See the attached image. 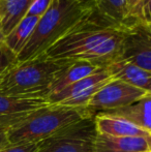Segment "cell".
<instances>
[{"label": "cell", "instance_id": "obj_8", "mask_svg": "<svg viewBox=\"0 0 151 152\" xmlns=\"http://www.w3.org/2000/svg\"><path fill=\"white\" fill-rule=\"evenodd\" d=\"M146 94L142 89L113 79L92 96L86 108L90 112L97 110L101 113L118 110L131 106Z\"/></svg>", "mask_w": 151, "mask_h": 152}, {"label": "cell", "instance_id": "obj_3", "mask_svg": "<svg viewBox=\"0 0 151 152\" xmlns=\"http://www.w3.org/2000/svg\"><path fill=\"white\" fill-rule=\"evenodd\" d=\"M90 10V4L79 0H53L49 10L38 20L28 42L18 54V62L33 59L62 37Z\"/></svg>", "mask_w": 151, "mask_h": 152}, {"label": "cell", "instance_id": "obj_2", "mask_svg": "<svg viewBox=\"0 0 151 152\" xmlns=\"http://www.w3.org/2000/svg\"><path fill=\"white\" fill-rule=\"evenodd\" d=\"M71 62L54 60L44 54L18 62L0 76V94L25 98H44L58 76Z\"/></svg>", "mask_w": 151, "mask_h": 152}, {"label": "cell", "instance_id": "obj_4", "mask_svg": "<svg viewBox=\"0 0 151 152\" xmlns=\"http://www.w3.org/2000/svg\"><path fill=\"white\" fill-rule=\"evenodd\" d=\"M91 117L92 112L87 108L49 104L34 111L9 128L6 136L10 146L39 143Z\"/></svg>", "mask_w": 151, "mask_h": 152}, {"label": "cell", "instance_id": "obj_15", "mask_svg": "<svg viewBox=\"0 0 151 152\" xmlns=\"http://www.w3.org/2000/svg\"><path fill=\"white\" fill-rule=\"evenodd\" d=\"M33 0H0V19L4 35H7L28 12Z\"/></svg>", "mask_w": 151, "mask_h": 152}, {"label": "cell", "instance_id": "obj_18", "mask_svg": "<svg viewBox=\"0 0 151 152\" xmlns=\"http://www.w3.org/2000/svg\"><path fill=\"white\" fill-rule=\"evenodd\" d=\"M18 63V55L14 53L5 42L0 44V76L4 74L6 70Z\"/></svg>", "mask_w": 151, "mask_h": 152}, {"label": "cell", "instance_id": "obj_5", "mask_svg": "<svg viewBox=\"0 0 151 152\" xmlns=\"http://www.w3.org/2000/svg\"><path fill=\"white\" fill-rule=\"evenodd\" d=\"M117 58L151 72V26L136 18L123 25V37Z\"/></svg>", "mask_w": 151, "mask_h": 152}, {"label": "cell", "instance_id": "obj_9", "mask_svg": "<svg viewBox=\"0 0 151 152\" xmlns=\"http://www.w3.org/2000/svg\"><path fill=\"white\" fill-rule=\"evenodd\" d=\"M50 104L44 98H25L0 94V132H6L34 111Z\"/></svg>", "mask_w": 151, "mask_h": 152}, {"label": "cell", "instance_id": "obj_22", "mask_svg": "<svg viewBox=\"0 0 151 152\" xmlns=\"http://www.w3.org/2000/svg\"><path fill=\"white\" fill-rule=\"evenodd\" d=\"M141 1L142 0H125V3H126L127 10H128V12H129V18L131 17L133 12H135L137 6L141 3Z\"/></svg>", "mask_w": 151, "mask_h": 152}, {"label": "cell", "instance_id": "obj_20", "mask_svg": "<svg viewBox=\"0 0 151 152\" xmlns=\"http://www.w3.org/2000/svg\"><path fill=\"white\" fill-rule=\"evenodd\" d=\"M52 2L53 0H33L27 15L28 16H34L40 18L49 10Z\"/></svg>", "mask_w": 151, "mask_h": 152}, {"label": "cell", "instance_id": "obj_11", "mask_svg": "<svg viewBox=\"0 0 151 152\" xmlns=\"http://www.w3.org/2000/svg\"><path fill=\"white\" fill-rule=\"evenodd\" d=\"M112 79L120 80L136 88L151 93V72L129 62L116 58L107 66Z\"/></svg>", "mask_w": 151, "mask_h": 152}, {"label": "cell", "instance_id": "obj_10", "mask_svg": "<svg viewBox=\"0 0 151 152\" xmlns=\"http://www.w3.org/2000/svg\"><path fill=\"white\" fill-rule=\"evenodd\" d=\"M92 152H151V139L95 134Z\"/></svg>", "mask_w": 151, "mask_h": 152}, {"label": "cell", "instance_id": "obj_7", "mask_svg": "<svg viewBox=\"0 0 151 152\" xmlns=\"http://www.w3.org/2000/svg\"><path fill=\"white\" fill-rule=\"evenodd\" d=\"M112 79L107 68L101 67L94 74L65 87L56 93L50 94L47 100L50 104L86 108L89 100Z\"/></svg>", "mask_w": 151, "mask_h": 152}, {"label": "cell", "instance_id": "obj_17", "mask_svg": "<svg viewBox=\"0 0 151 152\" xmlns=\"http://www.w3.org/2000/svg\"><path fill=\"white\" fill-rule=\"evenodd\" d=\"M38 20H39L38 17L26 15L20 21V23L5 36L4 42L17 55L22 51L26 42H28Z\"/></svg>", "mask_w": 151, "mask_h": 152}, {"label": "cell", "instance_id": "obj_6", "mask_svg": "<svg viewBox=\"0 0 151 152\" xmlns=\"http://www.w3.org/2000/svg\"><path fill=\"white\" fill-rule=\"evenodd\" d=\"M95 134L94 118L91 117L39 142L38 152H92Z\"/></svg>", "mask_w": 151, "mask_h": 152}, {"label": "cell", "instance_id": "obj_14", "mask_svg": "<svg viewBox=\"0 0 151 152\" xmlns=\"http://www.w3.org/2000/svg\"><path fill=\"white\" fill-rule=\"evenodd\" d=\"M101 68V66L87 61H75L71 62L69 66L58 76L51 87L50 94L62 90L65 87L94 74L95 72ZM49 94V95H50ZM48 95V96H49Z\"/></svg>", "mask_w": 151, "mask_h": 152}, {"label": "cell", "instance_id": "obj_23", "mask_svg": "<svg viewBox=\"0 0 151 152\" xmlns=\"http://www.w3.org/2000/svg\"><path fill=\"white\" fill-rule=\"evenodd\" d=\"M8 146H9V143H8L6 132H0V150L6 148V147H8Z\"/></svg>", "mask_w": 151, "mask_h": 152}, {"label": "cell", "instance_id": "obj_25", "mask_svg": "<svg viewBox=\"0 0 151 152\" xmlns=\"http://www.w3.org/2000/svg\"><path fill=\"white\" fill-rule=\"evenodd\" d=\"M79 1H80L81 3H83V4H89L91 0H79Z\"/></svg>", "mask_w": 151, "mask_h": 152}, {"label": "cell", "instance_id": "obj_21", "mask_svg": "<svg viewBox=\"0 0 151 152\" xmlns=\"http://www.w3.org/2000/svg\"><path fill=\"white\" fill-rule=\"evenodd\" d=\"M40 143H29L22 145H12L4 149H1L0 152H38Z\"/></svg>", "mask_w": 151, "mask_h": 152}, {"label": "cell", "instance_id": "obj_16", "mask_svg": "<svg viewBox=\"0 0 151 152\" xmlns=\"http://www.w3.org/2000/svg\"><path fill=\"white\" fill-rule=\"evenodd\" d=\"M90 6L98 16L117 25H124L129 19L125 0H91Z\"/></svg>", "mask_w": 151, "mask_h": 152}, {"label": "cell", "instance_id": "obj_12", "mask_svg": "<svg viewBox=\"0 0 151 152\" xmlns=\"http://www.w3.org/2000/svg\"><path fill=\"white\" fill-rule=\"evenodd\" d=\"M97 134L114 137H143L151 139V134L133 122L113 115L98 113L94 117Z\"/></svg>", "mask_w": 151, "mask_h": 152}, {"label": "cell", "instance_id": "obj_19", "mask_svg": "<svg viewBox=\"0 0 151 152\" xmlns=\"http://www.w3.org/2000/svg\"><path fill=\"white\" fill-rule=\"evenodd\" d=\"M131 18H136L151 26V0H142Z\"/></svg>", "mask_w": 151, "mask_h": 152}, {"label": "cell", "instance_id": "obj_24", "mask_svg": "<svg viewBox=\"0 0 151 152\" xmlns=\"http://www.w3.org/2000/svg\"><path fill=\"white\" fill-rule=\"evenodd\" d=\"M4 38H5V35L3 33V30H2V25H1V19H0V44L4 42Z\"/></svg>", "mask_w": 151, "mask_h": 152}, {"label": "cell", "instance_id": "obj_1", "mask_svg": "<svg viewBox=\"0 0 151 152\" xmlns=\"http://www.w3.org/2000/svg\"><path fill=\"white\" fill-rule=\"evenodd\" d=\"M123 25L101 18L91 8L62 37L44 52L54 60L87 61L106 67L118 57Z\"/></svg>", "mask_w": 151, "mask_h": 152}, {"label": "cell", "instance_id": "obj_13", "mask_svg": "<svg viewBox=\"0 0 151 152\" xmlns=\"http://www.w3.org/2000/svg\"><path fill=\"white\" fill-rule=\"evenodd\" d=\"M104 113L133 122L151 134V93L146 94L131 106Z\"/></svg>", "mask_w": 151, "mask_h": 152}]
</instances>
